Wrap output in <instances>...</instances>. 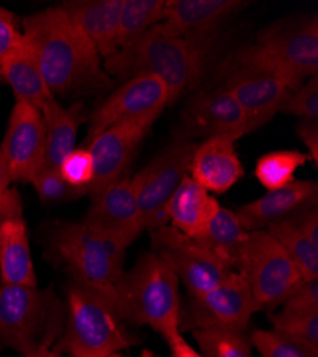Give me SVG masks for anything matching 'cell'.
Returning a JSON list of instances; mask_svg holds the SVG:
<instances>
[{
  "label": "cell",
  "mask_w": 318,
  "mask_h": 357,
  "mask_svg": "<svg viewBox=\"0 0 318 357\" xmlns=\"http://www.w3.org/2000/svg\"><path fill=\"white\" fill-rule=\"evenodd\" d=\"M22 29L54 98L104 93L113 89L114 80L106 73L96 46L59 5L26 16Z\"/></svg>",
  "instance_id": "obj_1"
},
{
  "label": "cell",
  "mask_w": 318,
  "mask_h": 357,
  "mask_svg": "<svg viewBox=\"0 0 318 357\" xmlns=\"http://www.w3.org/2000/svg\"><path fill=\"white\" fill-rule=\"evenodd\" d=\"M66 293L67 320L57 351L70 357H106L136 343L119 314L116 289L73 278Z\"/></svg>",
  "instance_id": "obj_2"
},
{
  "label": "cell",
  "mask_w": 318,
  "mask_h": 357,
  "mask_svg": "<svg viewBox=\"0 0 318 357\" xmlns=\"http://www.w3.org/2000/svg\"><path fill=\"white\" fill-rule=\"evenodd\" d=\"M179 279L154 253H144L116 283L123 321L150 326L164 340L180 333Z\"/></svg>",
  "instance_id": "obj_3"
},
{
  "label": "cell",
  "mask_w": 318,
  "mask_h": 357,
  "mask_svg": "<svg viewBox=\"0 0 318 357\" xmlns=\"http://www.w3.org/2000/svg\"><path fill=\"white\" fill-rule=\"evenodd\" d=\"M278 77L292 91L318 76V19L307 16L264 27L254 43L243 46L233 63Z\"/></svg>",
  "instance_id": "obj_4"
},
{
  "label": "cell",
  "mask_w": 318,
  "mask_h": 357,
  "mask_svg": "<svg viewBox=\"0 0 318 357\" xmlns=\"http://www.w3.org/2000/svg\"><path fill=\"white\" fill-rule=\"evenodd\" d=\"M103 68L116 82L152 76L164 83L168 106L176 103L200 77L189 45L164 35L156 24L143 36L104 59Z\"/></svg>",
  "instance_id": "obj_5"
},
{
  "label": "cell",
  "mask_w": 318,
  "mask_h": 357,
  "mask_svg": "<svg viewBox=\"0 0 318 357\" xmlns=\"http://www.w3.org/2000/svg\"><path fill=\"white\" fill-rule=\"evenodd\" d=\"M63 321L65 307L51 290L0 284V342L22 356L51 346Z\"/></svg>",
  "instance_id": "obj_6"
},
{
  "label": "cell",
  "mask_w": 318,
  "mask_h": 357,
  "mask_svg": "<svg viewBox=\"0 0 318 357\" xmlns=\"http://www.w3.org/2000/svg\"><path fill=\"white\" fill-rule=\"evenodd\" d=\"M53 246L73 278L89 284L114 289L125 272L126 248L84 222L61 225Z\"/></svg>",
  "instance_id": "obj_7"
},
{
  "label": "cell",
  "mask_w": 318,
  "mask_h": 357,
  "mask_svg": "<svg viewBox=\"0 0 318 357\" xmlns=\"http://www.w3.org/2000/svg\"><path fill=\"white\" fill-rule=\"evenodd\" d=\"M236 272L263 309L281 306L304 282L294 261L267 230L250 231Z\"/></svg>",
  "instance_id": "obj_8"
},
{
  "label": "cell",
  "mask_w": 318,
  "mask_h": 357,
  "mask_svg": "<svg viewBox=\"0 0 318 357\" xmlns=\"http://www.w3.org/2000/svg\"><path fill=\"white\" fill-rule=\"evenodd\" d=\"M196 146V142L173 139L133 176L144 230L168 225V202L190 172Z\"/></svg>",
  "instance_id": "obj_9"
},
{
  "label": "cell",
  "mask_w": 318,
  "mask_h": 357,
  "mask_svg": "<svg viewBox=\"0 0 318 357\" xmlns=\"http://www.w3.org/2000/svg\"><path fill=\"white\" fill-rule=\"evenodd\" d=\"M263 310L246 279L233 272L216 287L189 294L180 310L182 331H234L246 332L251 317Z\"/></svg>",
  "instance_id": "obj_10"
},
{
  "label": "cell",
  "mask_w": 318,
  "mask_h": 357,
  "mask_svg": "<svg viewBox=\"0 0 318 357\" xmlns=\"http://www.w3.org/2000/svg\"><path fill=\"white\" fill-rule=\"evenodd\" d=\"M248 5L243 0H167L164 19L157 26L164 35L189 45L201 76L218 31Z\"/></svg>",
  "instance_id": "obj_11"
},
{
  "label": "cell",
  "mask_w": 318,
  "mask_h": 357,
  "mask_svg": "<svg viewBox=\"0 0 318 357\" xmlns=\"http://www.w3.org/2000/svg\"><path fill=\"white\" fill-rule=\"evenodd\" d=\"M152 253L161 259L182 280L189 294H201L236 272L205 248L170 225L150 231Z\"/></svg>",
  "instance_id": "obj_12"
},
{
  "label": "cell",
  "mask_w": 318,
  "mask_h": 357,
  "mask_svg": "<svg viewBox=\"0 0 318 357\" xmlns=\"http://www.w3.org/2000/svg\"><path fill=\"white\" fill-rule=\"evenodd\" d=\"M167 106V87L157 77L140 76L126 80L88 116L84 146L102 132L122 122L154 123Z\"/></svg>",
  "instance_id": "obj_13"
},
{
  "label": "cell",
  "mask_w": 318,
  "mask_h": 357,
  "mask_svg": "<svg viewBox=\"0 0 318 357\" xmlns=\"http://www.w3.org/2000/svg\"><path fill=\"white\" fill-rule=\"evenodd\" d=\"M247 133L246 116L224 87L196 93L184 106L173 130L177 140H207L217 136L243 137Z\"/></svg>",
  "instance_id": "obj_14"
},
{
  "label": "cell",
  "mask_w": 318,
  "mask_h": 357,
  "mask_svg": "<svg viewBox=\"0 0 318 357\" xmlns=\"http://www.w3.org/2000/svg\"><path fill=\"white\" fill-rule=\"evenodd\" d=\"M0 147L12 182L32 183L43 167L46 153V128L40 110L26 102H15Z\"/></svg>",
  "instance_id": "obj_15"
},
{
  "label": "cell",
  "mask_w": 318,
  "mask_h": 357,
  "mask_svg": "<svg viewBox=\"0 0 318 357\" xmlns=\"http://www.w3.org/2000/svg\"><path fill=\"white\" fill-rule=\"evenodd\" d=\"M153 125L137 121L122 122L102 132L84 146L90 152L95 165V177L88 188V195L92 199L126 176L137 147L150 133Z\"/></svg>",
  "instance_id": "obj_16"
},
{
  "label": "cell",
  "mask_w": 318,
  "mask_h": 357,
  "mask_svg": "<svg viewBox=\"0 0 318 357\" xmlns=\"http://www.w3.org/2000/svg\"><path fill=\"white\" fill-rule=\"evenodd\" d=\"M83 222L109 234L127 249L144 231L133 177L125 176L92 199Z\"/></svg>",
  "instance_id": "obj_17"
},
{
  "label": "cell",
  "mask_w": 318,
  "mask_h": 357,
  "mask_svg": "<svg viewBox=\"0 0 318 357\" xmlns=\"http://www.w3.org/2000/svg\"><path fill=\"white\" fill-rule=\"evenodd\" d=\"M221 87L233 95L241 107L247 121V133L270 122L285 96L292 92L290 86L278 77L234 65H231Z\"/></svg>",
  "instance_id": "obj_18"
},
{
  "label": "cell",
  "mask_w": 318,
  "mask_h": 357,
  "mask_svg": "<svg viewBox=\"0 0 318 357\" xmlns=\"http://www.w3.org/2000/svg\"><path fill=\"white\" fill-rule=\"evenodd\" d=\"M237 136H217L197 143L189 176L209 193L228 192L244 176L236 152Z\"/></svg>",
  "instance_id": "obj_19"
},
{
  "label": "cell",
  "mask_w": 318,
  "mask_h": 357,
  "mask_svg": "<svg viewBox=\"0 0 318 357\" xmlns=\"http://www.w3.org/2000/svg\"><path fill=\"white\" fill-rule=\"evenodd\" d=\"M318 203V185L314 181H296L285 188L267 192L236 211L247 231L266 230L269 226Z\"/></svg>",
  "instance_id": "obj_20"
},
{
  "label": "cell",
  "mask_w": 318,
  "mask_h": 357,
  "mask_svg": "<svg viewBox=\"0 0 318 357\" xmlns=\"http://www.w3.org/2000/svg\"><path fill=\"white\" fill-rule=\"evenodd\" d=\"M59 6L93 42L103 61L118 52L122 0H67Z\"/></svg>",
  "instance_id": "obj_21"
},
{
  "label": "cell",
  "mask_w": 318,
  "mask_h": 357,
  "mask_svg": "<svg viewBox=\"0 0 318 357\" xmlns=\"http://www.w3.org/2000/svg\"><path fill=\"white\" fill-rule=\"evenodd\" d=\"M220 207L218 200L187 174L168 202V225L196 239L206 230Z\"/></svg>",
  "instance_id": "obj_22"
},
{
  "label": "cell",
  "mask_w": 318,
  "mask_h": 357,
  "mask_svg": "<svg viewBox=\"0 0 318 357\" xmlns=\"http://www.w3.org/2000/svg\"><path fill=\"white\" fill-rule=\"evenodd\" d=\"M0 77L12 87L15 102H26L42 110L45 105L56 99L49 91L38 59L24 38L0 65Z\"/></svg>",
  "instance_id": "obj_23"
},
{
  "label": "cell",
  "mask_w": 318,
  "mask_h": 357,
  "mask_svg": "<svg viewBox=\"0 0 318 357\" xmlns=\"http://www.w3.org/2000/svg\"><path fill=\"white\" fill-rule=\"evenodd\" d=\"M46 128V153L42 169H57L66 155L76 149L77 132L88 119L83 100L63 107L56 99L40 110Z\"/></svg>",
  "instance_id": "obj_24"
},
{
  "label": "cell",
  "mask_w": 318,
  "mask_h": 357,
  "mask_svg": "<svg viewBox=\"0 0 318 357\" xmlns=\"http://www.w3.org/2000/svg\"><path fill=\"white\" fill-rule=\"evenodd\" d=\"M0 282L31 287L38 284L23 219L9 220L0 227Z\"/></svg>",
  "instance_id": "obj_25"
},
{
  "label": "cell",
  "mask_w": 318,
  "mask_h": 357,
  "mask_svg": "<svg viewBox=\"0 0 318 357\" xmlns=\"http://www.w3.org/2000/svg\"><path fill=\"white\" fill-rule=\"evenodd\" d=\"M248 234L250 231L243 227L236 212L220 207L206 230L196 239L228 267L236 271Z\"/></svg>",
  "instance_id": "obj_26"
},
{
  "label": "cell",
  "mask_w": 318,
  "mask_h": 357,
  "mask_svg": "<svg viewBox=\"0 0 318 357\" xmlns=\"http://www.w3.org/2000/svg\"><path fill=\"white\" fill-rule=\"evenodd\" d=\"M167 0H122L118 50L143 36L164 19Z\"/></svg>",
  "instance_id": "obj_27"
},
{
  "label": "cell",
  "mask_w": 318,
  "mask_h": 357,
  "mask_svg": "<svg viewBox=\"0 0 318 357\" xmlns=\"http://www.w3.org/2000/svg\"><path fill=\"white\" fill-rule=\"evenodd\" d=\"M297 266L304 280L318 279V248L296 227L290 218L266 229Z\"/></svg>",
  "instance_id": "obj_28"
},
{
  "label": "cell",
  "mask_w": 318,
  "mask_h": 357,
  "mask_svg": "<svg viewBox=\"0 0 318 357\" xmlns=\"http://www.w3.org/2000/svg\"><path fill=\"white\" fill-rule=\"evenodd\" d=\"M310 158L307 153L294 149L274 151L263 155L257 160L254 174L267 192L285 188L296 181V172L303 167Z\"/></svg>",
  "instance_id": "obj_29"
},
{
  "label": "cell",
  "mask_w": 318,
  "mask_h": 357,
  "mask_svg": "<svg viewBox=\"0 0 318 357\" xmlns=\"http://www.w3.org/2000/svg\"><path fill=\"white\" fill-rule=\"evenodd\" d=\"M248 339L263 357H318V347L277 329L254 331Z\"/></svg>",
  "instance_id": "obj_30"
},
{
  "label": "cell",
  "mask_w": 318,
  "mask_h": 357,
  "mask_svg": "<svg viewBox=\"0 0 318 357\" xmlns=\"http://www.w3.org/2000/svg\"><path fill=\"white\" fill-rule=\"evenodd\" d=\"M193 336L205 357H253L246 332L196 331Z\"/></svg>",
  "instance_id": "obj_31"
},
{
  "label": "cell",
  "mask_w": 318,
  "mask_h": 357,
  "mask_svg": "<svg viewBox=\"0 0 318 357\" xmlns=\"http://www.w3.org/2000/svg\"><path fill=\"white\" fill-rule=\"evenodd\" d=\"M57 170L72 188L88 190L95 177L93 158L86 147L74 149L63 158Z\"/></svg>",
  "instance_id": "obj_32"
},
{
  "label": "cell",
  "mask_w": 318,
  "mask_h": 357,
  "mask_svg": "<svg viewBox=\"0 0 318 357\" xmlns=\"http://www.w3.org/2000/svg\"><path fill=\"white\" fill-rule=\"evenodd\" d=\"M273 329L300 337L318 347V312L312 313H287L278 312L270 314Z\"/></svg>",
  "instance_id": "obj_33"
},
{
  "label": "cell",
  "mask_w": 318,
  "mask_h": 357,
  "mask_svg": "<svg viewBox=\"0 0 318 357\" xmlns=\"http://www.w3.org/2000/svg\"><path fill=\"white\" fill-rule=\"evenodd\" d=\"M278 113L318 121V76L307 79L283 100Z\"/></svg>",
  "instance_id": "obj_34"
},
{
  "label": "cell",
  "mask_w": 318,
  "mask_h": 357,
  "mask_svg": "<svg viewBox=\"0 0 318 357\" xmlns=\"http://www.w3.org/2000/svg\"><path fill=\"white\" fill-rule=\"evenodd\" d=\"M32 183L43 203L74 200L83 195H88V190L67 185L57 169H42Z\"/></svg>",
  "instance_id": "obj_35"
},
{
  "label": "cell",
  "mask_w": 318,
  "mask_h": 357,
  "mask_svg": "<svg viewBox=\"0 0 318 357\" xmlns=\"http://www.w3.org/2000/svg\"><path fill=\"white\" fill-rule=\"evenodd\" d=\"M281 306V312L287 313L318 312V279L304 280Z\"/></svg>",
  "instance_id": "obj_36"
},
{
  "label": "cell",
  "mask_w": 318,
  "mask_h": 357,
  "mask_svg": "<svg viewBox=\"0 0 318 357\" xmlns=\"http://www.w3.org/2000/svg\"><path fill=\"white\" fill-rule=\"evenodd\" d=\"M23 33L17 17L10 10L0 6V65L22 43Z\"/></svg>",
  "instance_id": "obj_37"
},
{
  "label": "cell",
  "mask_w": 318,
  "mask_h": 357,
  "mask_svg": "<svg viewBox=\"0 0 318 357\" xmlns=\"http://www.w3.org/2000/svg\"><path fill=\"white\" fill-rule=\"evenodd\" d=\"M296 227L307 237V239L318 248V207L317 204L308 206L305 209L290 216Z\"/></svg>",
  "instance_id": "obj_38"
},
{
  "label": "cell",
  "mask_w": 318,
  "mask_h": 357,
  "mask_svg": "<svg viewBox=\"0 0 318 357\" xmlns=\"http://www.w3.org/2000/svg\"><path fill=\"white\" fill-rule=\"evenodd\" d=\"M296 133L307 147L310 162L318 165V121L317 119H300Z\"/></svg>",
  "instance_id": "obj_39"
},
{
  "label": "cell",
  "mask_w": 318,
  "mask_h": 357,
  "mask_svg": "<svg viewBox=\"0 0 318 357\" xmlns=\"http://www.w3.org/2000/svg\"><path fill=\"white\" fill-rule=\"evenodd\" d=\"M23 203L17 189L9 188L0 193V227L6 222L23 219Z\"/></svg>",
  "instance_id": "obj_40"
},
{
  "label": "cell",
  "mask_w": 318,
  "mask_h": 357,
  "mask_svg": "<svg viewBox=\"0 0 318 357\" xmlns=\"http://www.w3.org/2000/svg\"><path fill=\"white\" fill-rule=\"evenodd\" d=\"M170 346L171 350V357H205L203 354L197 353L182 336L180 333H176L175 336H171L170 339L166 340Z\"/></svg>",
  "instance_id": "obj_41"
},
{
  "label": "cell",
  "mask_w": 318,
  "mask_h": 357,
  "mask_svg": "<svg viewBox=\"0 0 318 357\" xmlns=\"http://www.w3.org/2000/svg\"><path fill=\"white\" fill-rule=\"evenodd\" d=\"M10 183H12V178L9 174V169H8V165H6L3 152H2V147H0V193L9 189Z\"/></svg>",
  "instance_id": "obj_42"
},
{
  "label": "cell",
  "mask_w": 318,
  "mask_h": 357,
  "mask_svg": "<svg viewBox=\"0 0 318 357\" xmlns=\"http://www.w3.org/2000/svg\"><path fill=\"white\" fill-rule=\"evenodd\" d=\"M22 357H63V356L61 351L50 350V346L45 344V346H40L32 351L23 354Z\"/></svg>",
  "instance_id": "obj_43"
},
{
  "label": "cell",
  "mask_w": 318,
  "mask_h": 357,
  "mask_svg": "<svg viewBox=\"0 0 318 357\" xmlns=\"http://www.w3.org/2000/svg\"><path fill=\"white\" fill-rule=\"evenodd\" d=\"M140 357H159V356H156V354H154L153 351H150V350H143Z\"/></svg>",
  "instance_id": "obj_44"
},
{
  "label": "cell",
  "mask_w": 318,
  "mask_h": 357,
  "mask_svg": "<svg viewBox=\"0 0 318 357\" xmlns=\"http://www.w3.org/2000/svg\"><path fill=\"white\" fill-rule=\"evenodd\" d=\"M106 357H126V356H123V354H119V353H113V354H110V356H106Z\"/></svg>",
  "instance_id": "obj_45"
}]
</instances>
